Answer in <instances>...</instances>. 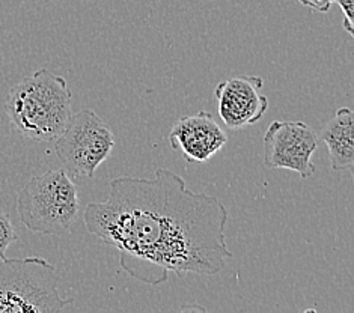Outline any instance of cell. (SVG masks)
<instances>
[{"label": "cell", "mask_w": 354, "mask_h": 313, "mask_svg": "<svg viewBox=\"0 0 354 313\" xmlns=\"http://www.w3.org/2000/svg\"><path fill=\"white\" fill-rule=\"evenodd\" d=\"M328 151V160L335 172H353L354 167V113L341 107L333 120L326 124L318 136Z\"/></svg>", "instance_id": "obj_9"}, {"label": "cell", "mask_w": 354, "mask_h": 313, "mask_svg": "<svg viewBox=\"0 0 354 313\" xmlns=\"http://www.w3.org/2000/svg\"><path fill=\"white\" fill-rule=\"evenodd\" d=\"M318 134L301 121H273L264 136V164L296 172L301 180L315 173L312 155L318 148Z\"/></svg>", "instance_id": "obj_6"}, {"label": "cell", "mask_w": 354, "mask_h": 313, "mask_svg": "<svg viewBox=\"0 0 354 313\" xmlns=\"http://www.w3.org/2000/svg\"><path fill=\"white\" fill-rule=\"evenodd\" d=\"M71 303L59 294L56 268L47 259H0V313H53Z\"/></svg>", "instance_id": "obj_4"}, {"label": "cell", "mask_w": 354, "mask_h": 313, "mask_svg": "<svg viewBox=\"0 0 354 313\" xmlns=\"http://www.w3.org/2000/svg\"><path fill=\"white\" fill-rule=\"evenodd\" d=\"M73 94L62 75L41 68L10 89L5 112L15 131L38 142H55L68 125Z\"/></svg>", "instance_id": "obj_2"}, {"label": "cell", "mask_w": 354, "mask_h": 313, "mask_svg": "<svg viewBox=\"0 0 354 313\" xmlns=\"http://www.w3.org/2000/svg\"><path fill=\"white\" fill-rule=\"evenodd\" d=\"M79 193L65 169L33 176L17 196L20 222L32 232L65 235L79 214Z\"/></svg>", "instance_id": "obj_3"}, {"label": "cell", "mask_w": 354, "mask_h": 313, "mask_svg": "<svg viewBox=\"0 0 354 313\" xmlns=\"http://www.w3.org/2000/svg\"><path fill=\"white\" fill-rule=\"evenodd\" d=\"M264 80L258 75H235L217 84V112L230 130H241L263 120L268 98L261 92Z\"/></svg>", "instance_id": "obj_7"}, {"label": "cell", "mask_w": 354, "mask_h": 313, "mask_svg": "<svg viewBox=\"0 0 354 313\" xmlns=\"http://www.w3.org/2000/svg\"><path fill=\"white\" fill-rule=\"evenodd\" d=\"M109 189L107 200L86 205L85 226L120 252L121 267L136 281L157 286L171 274L214 276L232 258L226 207L169 169H157L154 178H115Z\"/></svg>", "instance_id": "obj_1"}, {"label": "cell", "mask_w": 354, "mask_h": 313, "mask_svg": "<svg viewBox=\"0 0 354 313\" xmlns=\"http://www.w3.org/2000/svg\"><path fill=\"white\" fill-rule=\"evenodd\" d=\"M297 2L312 11L326 14L330 11V6L335 3V0H297Z\"/></svg>", "instance_id": "obj_12"}, {"label": "cell", "mask_w": 354, "mask_h": 313, "mask_svg": "<svg viewBox=\"0 0 354 313\" xmlns=\"http://www.w3.org/2000/svg\"><path fill=\"white\" fill-rule=\"evenodd\" d=\"M17 240H19V235L15 232L10 214L0 209V259L6 258V250Z\"/></svg>", "instance_id": "obj_10"}, {"label": "cell", "mask_w": 354, "mask_h": 313, "mask_svg": "<svg viewBox=\"0 0 354 313\" xmlns=\"http://www.w3.org/2000/svg\"><path fill=\"white\" fill-rule=\"evenodd\" d=\"M53 143L56 157L68 175L92 178L101 163L111 157L115 136L94 110L85 108L71 116Z\"/></svg>", "instance_id": "obj_5"}, {"label": "cell", "mask_w": 354, "mask_h": 313, "mask_svg": "<svg viewBox=\"0 0 354 313\" xmlns=\"http://www.w3.org/2000/svg\"><path fill=\"white\" fill-rule=\"evenodd\" d=\"M344 14V29L350 37H354V0H335Z\"/></svg>", "instance_id": "obj_11"}, {"label": "cell", "mask_w": 354, "mask_h": 313, "mask_svg": "<svg viewBox=\"0 0 354 313\" xmlns=\"http://www.w3.org/2000/svg\"><path fill=\"white\" fill-rule=\"evenodd\" d=\"M227 142V136L214 117L204 112L183 116L169 133L171 148L181 151L187 164L204 163L213 158Z\"/></svg>", "instance_id": "obj_8"}]
</instances>
